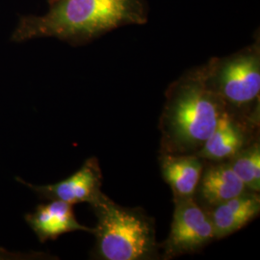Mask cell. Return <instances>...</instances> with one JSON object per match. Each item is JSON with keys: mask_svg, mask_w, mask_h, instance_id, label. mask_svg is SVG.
<instances>
[{"mask_svg": "<svg viewBox=\"0 0 260 260\" xmlns=\"http://www.w3.org/2000/svg\"><path fill=\"white\" fill-rule=\"evenodd\" d=\"M98 223L95 255L103 260H150L158 256L153 221L140 208L117 205L103 195L92 205Z\"/></svg>", "mask_w": 260, "mask_h": 260, "instance_id": "3", "label": "cell"}, {"mask_svg": "<svg viewBox=\"0 0 260 260\" xmlns=\"http://www.w3.org/2000/svg\"><path fill=\"white\" fill-rule=\"evenodd\" d=\"M234 173L241 179L246 189L258 193L260 190L259 143H253L228 160Z\"/></svg>", "mask_w": 260, "mask_h": 260, "instance_id": "11", "label": "cell"}, {"mask_svg": "<svg viewBox=\"0 0 260 260\" xmlns=\"http://www.w3.org/2000/svg\"><path fill=\"white\" fill-rule=\"evenodd\" d=\"M175 205L171 231L163 244L166 259L202 251L215 239L208 210L195 198L175 200Z\"/></svg>", "mask_w": 260, "mask_h": 260, "instance_id": "5", "label": "cell"}, {"mask_svg": "<svg viewBox=\"0 0 260 260\" xmlns=\"http://www.w3.org/2000/svg\"><path fill=\"white\" fill-rule=\"evenodd\" d=\"M226 107L211 85L207 64L187 72L166 93L160 119L162 154H196Z\"/></svg>", "mask_w": 260, "mask_h": 260, "instance_id": "1", "label": "cell"}, {"mask_svg": "<svg viewBox=\"0 0 260 260\" xmlns=\"http://www.w3.org/2000/svg\"><path fill=\"white\" fill-rule=\"evenodd\" d=\"M207 67L211 85L226 105L247 106L259 96L258 40L233 55L214 58L207 63Z\"/></svg>", "mask_w": 260, "mask_h": 260, "instance_id": "4", "label": "cell"}, {"mask_svg": "<svg viewBox=\"0 0 260 260\" xmlns=\"http://www.w3.org/2000/svg\"><path fill=\"white\" fill-rule=\"evenodd\" d=\"M28 220L32 229L43 241L55 239L59 235L72 232H94V229L85 226L77 222L73 205L56 200L40 206L34 213L29 216Z\"/></svg>", "mask_w": 260, "mask_h": 260, "instance_id": "9", "label": "cell"}, {"mask_svg": "<svg viewBox=\"0 0 260 260\" xmlns=\"http://www.w3.org/2000/svg\"><path fill=\"white\" fill-rule=\"evenodd\" d=\"M103 175L99 162L91 158L75 175L55 184L36 186L35 189L47 199L70 205L88 203L92 205L103 195L101 190Z\"/></svg>", "mask_w": 260, "mask_h": 260, "instance_id": "6", "label": "cell"}, {"mask_svg": "<svg viewBox=\"0 0 260 260\" xmlns=\"http://www.w3.org/2000/svg\"><path fill=\"white\" fill-rule=\"evenodd\" d=\"M214 163L204 167L196 191L202 205L209 208L248 191L228 160Z\"/></svg>", "mask_w": 260, "mask_h": 260, "instance_id": "7", "label": "cell"}, {"mask_svg": "<svg viewBox=\"0 0 260 260\" xmlns=\"http://www.w3.org/2000/svg\"><path fill=\"white\" fill-rule=\"evenodd\" d=\"M241 125L228 111L223 112L210 136L196 153L204 160L225 161L238 153L245 146Z\"/></svg>", "mask_w": 260, "mask_h": 260, "instance_id": "10", "label": "cell"}, {"mask_svg": "<svg viewBox=\"0 0 260 260\" xmlns=\"http://www.w3.org/2000/svg\"><path fill=\"white\" fill-rule=\"evenodd\" d=\"M147 19L144 0H55L44 16L24 19L16 38L88 41L121 26L144 24Z\"/></svg>", "mask_w": 260, "mask_h": 260, "instance_id": "2", "label": "cell"}, {"mask_svg": "<svg viewBox=\"0 0 260 260\" xmlns=\"http://www.w3.org/2000/svg\"><path fill=\"white\" fill-rule=\"evenodd\" d=\"M160 166L175 200L195 198L205 167L203 158L197 154H162Z\"/></svg>", "mask_w": 260, "mask_h": 260, "instance_id": "8", "label": "cell"}]
</instances>
